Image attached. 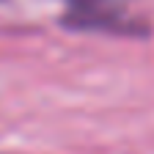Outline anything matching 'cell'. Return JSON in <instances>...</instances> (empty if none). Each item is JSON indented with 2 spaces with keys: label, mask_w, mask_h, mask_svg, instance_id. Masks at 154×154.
Here are the masks:
<instances>
[{
  "label": "cell",
  "mask_w": 154,
  "mask_h": 154,
  "mask_svg": "<svg viewBox=\"0 0 154 154\" xmlns=\"http://www.w3.org/2000/svg\"><path fill=\"white\" fill-rule=\"evenodd\" d=\"M63 25L72 30L113 33V36H146L149 28L135 17L124 0H66Z\"/></svg>",
  "instance_id": "1"
}]
</instances>
